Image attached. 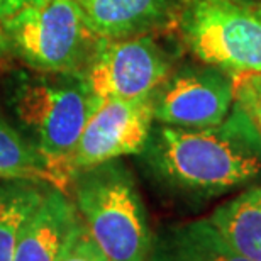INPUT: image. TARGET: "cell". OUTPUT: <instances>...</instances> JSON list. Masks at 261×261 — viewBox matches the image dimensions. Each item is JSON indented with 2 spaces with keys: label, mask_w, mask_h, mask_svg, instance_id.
<instances>
[{
  "label": "cell",
  "mask_w": 261,
  "mask_h": 261,
  "mask_svg": "<svg viewBox=\"0 0 261 261\" xmlns=\"http://www.w3.org/2000/svg\"><path fill=\"white\" fill-rule=\"evenodd\" d=\"M173 58L154 34L100 41L85 80L100 100L139 98L158 90L171 75Z\"/></svg>",
  "instance_id": "8992f818"
},
{
  "label": "cell",
  "mask_w": 261,
  "mask_h": 261,
  "mask_svg": "<svg viewBox=\"0 0 261 261\" xmlns=\"http://www.w3.org/2000/svg\"><path fill=\"white\" fill-rule=\"evenodd\" d=\"M75 207L109 261H146L151 234L143 202L129 171L107 161L78 171L71 184Z\"/></svg>",
  "instance_id": "3957f363"
},
{
  "label": "cell",
  "mask_w": 261,
  "mask_h": 261,
  "mask_svg": "<svg viewBox=\"0 0 261 261\" xmlns=\"http://www.w3.org/2000/svg\"><path fill=\"white\" fill-rule=\"evenodd\" d=\"M90 31L102 41L160 34L176 28L184 0H76Z\"/></svg>",
  "instance_id": "9c48e42d"
},
{
  "label": "cell",
  "mask_w": 261,
  "mask_h": 261,
  "mask_svg": "<svg viewBox=\"0 0 261 261\" xmlns=\"http://www.w3.org/2000/svg\"><path fill=\"white\" fill-rule=\"evenodd\" d=\"M9 53V46H7V39H5V34H4V29H2V24H0V66H2V61H4V56Z\"/></svg>",
  "instance_id": "ac0fdd59"
},
{
  "label": "cell",
  "mask_w": 261,
  "mask_h": 261,
  "mask_svg": "<svg viewBox=\"0 0 261 261\" xmlns=\"http://www.w3.org/2000/svg\"><path fill=\"white\" fill-rule=\"evenodd\" d=\"M143 151L160 178L192 195L216 197L261 176V136L238 106L214 127H151Z\"/></svg>",
  "instance_id": "6da1fadb"
},
{
  "label": "cell",
  "mask_w": 261,
  "mask_h": 261,
  "mask_svg": "<svg viewBox=\"0 0 261 261\" xmlns=\"http://www.w3.org/2000/svg\"><path fill=\"white\" fill-rule=\"evenodd\" d=\"M256 2H261V0H256Z\"/></svg>",
  "instance_id": "d6986e66"
},
{
  "label": "cell",
  "mask_w": 261,
  "mask_h": 261,
  "mask_svg": "<svg viewBox=\"0 0 261 261\" xmlns=\"http://www.w3.org/2000/svg\"><path fill=\"white\" fill-rule=\"evenodd\" d=\"M39 2H43V0H0V22L19 12L20 9Z\"/></svg>",
  "instance_id": "e0dca14e"
},
{
  "label": "cell",
  "mask_w": 261,
  "mask_h": 261,
  "mask_svg": "<svg viewBox=\"0 0 261 261\" xmlns=\"http://www.w3.org/2000/svg\"><path fill=\"white\" fill-rule=\"evenodd\" d=\"M232 103L231 75L208 65L184 68L153 93V117L173 127H214L229 116Z\"/></svg>",
  "instance_id": "ba28073f"
},
{
  "label": "cell",
  "mask_w": 261,
  "mask_h": 261,
  "mask_svg": "<svg viewBox=\"0 0 261 261\" xmlns=\"http://www.w3.org/2000/svg\"><path fill=\"white\" fill-rule=\"evenodd\" d=\"M9 53L38 73L85 75L100 41L76 0H43L2 20Z\"/></svg>",
  "instance_id": "277c9868"
},
{
  "label": "cell",
  "mask_w": 261,
  "mask_h": 261,
  "mask_svg": "<svg viewBox=\"0 0 261 261\" xmlns=\"http://www.w3.org/2000/svg\"><path fill=\"white\" fill-rule=\"evenodd\" d=\"M153 122V95L100 100L71 158V178L78 171L141 153Z\"/></svg>",
  "instance_id": "52a82bcc"
},
{
  "label": "cell",
  "mask_w": 261,
  "mask_h": 261,
  "mask_svg": "<svg viewBox=\"0 0 261 261\" xmlns=\"http://www.w3.org/2000/svg\"><path fill=\"white\" fill-rule=\"evenodd\" d=\"M100 103L83 75H20L12 106L19 121L34 134V144L58 176L61 189L71 184V158L88 119Z\"/></svg>",
  "instance_id": "7a4b0ae2"
},
{
  "label": "cell",
  "mask_w": 261,
  "mask_h": 261,
  "mask_svg": "<svg viewBox=\"0 0 261 261\" xmlns=\"http://www.w3.org/2000/svg\"><path fill=\"white\" fill-rule=\"evenodd\" d=\"M208 222L234 251L249 261H261V189H251L222 203Z\"/></svg>",
  "instance_id": "7c38bea8"
},
{
  "label": "cell",
  "mask_w": 261,
  "mask_h": 261,
  "mask_svg": "<svg viewBox=\"0 0 261 261\" xmlns=\"http://www.w3.org/2000/svg\"><path fill=\"white\" fill-rule=\"evenodd\" d=\"M176 29L203 65L231 76L261 73V2L184 0Z\"/></svg>",
  "instance_id": "5b68a950"
},
{
  "label": "cell",
  "mask_w": 261,
  "mask_h": 261,
  "mask_svg": "<svg viewBox=\"0 0 261 261\" xmlns=\"http://www.w3.org/2000/svg\"><path fill=\"white\" fill-rule=\"evenodd\" d=\"M146 261H249L224 241L208 219L163 229Z\"/></svg>",
  "instance_id": "8fae6325"
},
{
  "label": "cell",
  "mask_w": 261,
  "mask_h": 261,
  "mask_svg": "<svg viewBox=\"0 0 261 261\" xmlns=\"http://www.w3.org/2000/svg\"><path fill=\"white\" fill-rule=\"evenodd\" d=\"M0 180H24L63 192L58 176L46 163L34 141L25 139L0 116Z\"/></svg>",
  "instance_id": "4fadbf2b"
},
{
  "label": "cell",
  "mask_w": 261,
  "mask_h": 261,
  "mask_svg": "<svg viewBox=\"0 0 261 261\" xmlns=\"http://www.w3.org/2000/svg\"><path fill=\"white\" fill-rule=\"evenodd\" d=\"M43 184L7 180L0 185V261H14L20 231L46 194Z\"/></svg>",
  "instance_id": "5bb4252c"
},
{
  "label": "cell",
  "mask_w": 261,
  "mask_h": 261,
  "mask_svg": "<svg viewBox=\"0 0 261 261\" xmlns=\"http://www.w3.org/2000/svg\"><path fill=\"white\" fill-rule=\"evenodd\" d=\"M78 217L65 192L49 187L20 231L14 261H55Z\"/></svg>",
  "instance_id": "30bf717a"
},
{
  "label": "cell",
  "mask_w": 261,
  "mask_h": 261,
  "mask_svg": "<svg viewBox=\"0 0 261 261\" xmlns=\"http://www.w3.org/2000/svg\"><path fill=\"white\" fill-rule=\"evenodd\" d=\"M234 106L251 119L261 136V73L232 76Z\"/></svg>",
  "instance_id": "2e32d148"
},
{
  "label": "cell",
  "mask_w": 261,
  "mask_h": 261,
  "mask_svg": "<svg viewBox=\"0 0 261 261\" xmlns=\"http://www.w3.org/2000/svg\"><path fill=\"white\" fill-rule=\"evenodd\" d=\"M55 261H109L88 232L82 217L73 224Z\"/></svg>",
  "instance_id": "9a60e30c"
}]
</instances>
